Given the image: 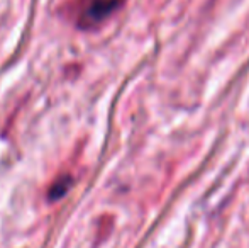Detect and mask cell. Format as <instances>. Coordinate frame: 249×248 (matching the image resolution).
Here are the masks:
<instances>
[{"instance_id":"6da1fadb","label":"cell","mask_w":249,"mask_h":248,"mask_svg":"<svg viewBox=\"0 0 249 248\" xmlns=\"http://www.w3.org/2000/svg\"><path fill=\"white\" fill-rule=\"evenodd\" d=\"M127 0H63L59 14L80 31H97L124 7Z\"/></svg>"},{"instance_id":"7a4b0ae2","label":"cell","mask_w":249,"mask_h":248,"mask_svg":"<svg viewBox=\"0 0 249 248\" xmlns=\"http://www.w3.org/2000/svg\"><path fill=\"white\" fill-rule=\"evenodd\" d=\"M71 184H73V177L70 175V173H61V175H58L53 180L50 189H48V199H50V201H58L59 197H63V195L68 192Z\"/></svg>"}]
</instances>
